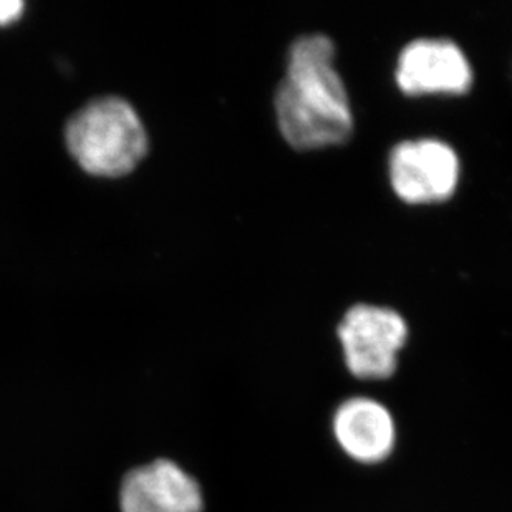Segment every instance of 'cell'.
I'll list each match as a JSON object with an SVG mask.
<instances>
[{
	"label": "cell",
	"mask_w": 512,
	"mask_h": 512,
	"mask_svg": "<svg viewBox=\"0 0 512 512\" xmlns=\"http://www.w3.org/2000/svg\"><path fill=\"white\" fill-rule=\"evenodd\" d=\"M334 57V42L324 34L302 35L290 45L287 72L276 90V115L295 150L342 145L352 136V107Z\"/></svg>",
	"instance_id": "cell-1"
},
{
	"label": "cell",
	"mask_w": 512,
	"mask_h": 512,
	"mask_svg": "<svg viewBox=\"0 0 512 512\" xmlns=\"http://www.w3.org/2000/svg\"><path fill=\"white\" fill-rule=\"evenodd\" d=\"M67 146L83 170L120 178L135 170L148 151V136L130 103L97 98L68 121Z\"/></svg>",
	"instance_id": "cell-2"
},
{
	"label": "cell",
	"mask_w": 512,
	"mask_h": 512,
	"mask_svg": "<svg viewBox=\"0 0 512 512\" xmlns=\"http://www.w3.org/2000/svg\"><path fill=\"white\" fill-rule=\"evenodd\" d=\"M337 334L353 377L385 380L397 372L398 353L408 340V325L397 310L357 304L343 315Z\"/></svg>",
	"instance_id": "cell-3"
},
{
	"label": "cell",
	"mask_w": 512,
	"mask_h": 512,
	"mask_svg": "<svg viewBox=\"0 0 512 512\" xmlns=\"http://www.w3.org/2000/svg\"><path fill=\"white\" fill-rule=\"evenodd\" d=\"M459 158L435 138L401 141L390 155V181L398 198L410 204L440 203L458 188Z\"/></svg>",
	"instance_id": "cell-4"
},
{
	"label": "cell",
	"mask_w": 512,
	"mask_h": 512,
	"mask_svg": "<svg viewBox=\"0 0 512 512\" xmlns=\"http://www.w3.org/2000/svg\"><path fill=\"white\" fill-rule=\"evenodd\" d=\"M397 83L406 95H461L473 87V68L453 40L416 39L400 52Z\"/></svg>",
	"instance_id": "cell-5"
},
{
	"label": "cell",
	"mask_w": 512,
	"mask_h": 512,
	"mask_svg": "<svg viewBox=\"0 0 512 512\" xmlns=\"http://www.w3.org/2000/svg\"><path fill=\"white\" fill-rule=\"evenodd\" d=\"M121 512H203V489L170 459L131 469L120 484Z\"/></svg>",
	"instance_id": "cell-6"
},
{
	"label": "cell",
	"mask_w": 512,
	"mask_h": 512,
	"mask_svg": "<svg viewBox=\"0 0 512 512\" xmlns=\"http://www.w3.org/2000/svg\"><path fill=\"white\" fill-rule=\"evenodd\" d=\"M332 430L343 453L357 463H383L397 445V425L392 411L373 398L353 397L343 401L335 410Z\"/></svg>",
	"instance_id": "cell-7"
},
{
	"label": "cell",
	"mask_w": 512,
	"mask_h": 512,
	"mask_svg": "<svg viewBox=\"0 0 512 512\" xmlns=\"http://www.w3.org/2000/svg\"><path fill=\"white\" fill-rule=\"evenodd\" d=\"M24 7V2L20 0H0V25L15 22L22 15Z\"/></svg>",
	"instance_id": "cell-8"
}]
</instances>
